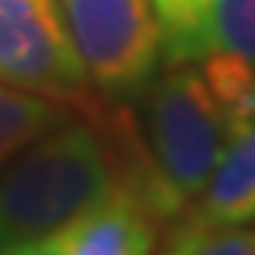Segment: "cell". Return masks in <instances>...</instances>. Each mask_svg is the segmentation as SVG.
<instances>
[{
    "mask_svg": "<svg viewBox=\"0 0 255 255\" xmlns=\"http://www.w3.org/2000/svg\"><path fill=\"white\" fill-rule=\"evenodd\" d=\"M166 65L234 52L255 68V0H151Z\"/></svg>",
    "mask_w": 255,
    "mask_h": 255,
    "instance_id": "cell-5",
    "label": "cell"
},
{
    "mask_svg": "<svg viewBox=\"0 0 255 255\" xmlns=\"http://www.w3.org/2000/svg\"><path fill=\"white\" fill-rule=\"evenodd\" d=\"M200 74H203L231 135L255 123V68L246 59L234 52H218V56L203 59Z\"/></svg>",
    "mask_w": 255,
    "mask_h": 255,
    "instance_id": "cell-9",
    "label": "cell"
},
{
    "mask_svg": "<svg viewBox=\"0 0 255 255\" xmlns=\"http://www.w3.org/2000/svg\"><path fill=\"white\" fill-rule=\"evenodd\" d=\"M0 255H65L59 237H46V240H34V243H19L9 249H0Z\"/></svg>",
    "mask_w": 255,
    "mask_h": 255,
    "instance_id": "cell-11",
    "label": "cell"
},
{
    "mask_svg": "<svg viewBox=\"0 0 255 255\" xmlns=\"http://www.w3.org/2000/svg\"><path fill=\"white\" fill-rule=\"evenodd\" d=\"M62 22L93 89L108 102L141 96L160 74L151 0H59Z\"/></svg>",
    "mask_w": 255,
    "mask_h": 255,
    "instance_id": "cell-3",
    "label": "cell"
},
{
    "mask_svg": "<svg viewBox=\"0 0 255 255\" xmlns=\"http://www.w3.org/2000/svg\"><path fill=\"white\" fill-rule=\"evenodd\" d=\"M157 255H255V225L203 228L191 218H175Z\"/></svg>",
    "mask_w": 255,
    "mask_h": 255,
    "instance_id": "cell-10",
    "label": "cell"
},
{
    "mask_svg": "<svg viewBox=\"0 0 255 255\" xmlns=\"http://www.w3.org/2000/svg\"><path fill=\"white\" fill-rule=\"evenodd\" d=\"M71 120L77 117L68 105L0 80V169L12 157H19L28 144Z\"/></svg>",
    "mask_w": 255,
    "mask_h": 255,
    "instance_id": "cell-8",
    "label": "cell"
},
{
    "mask_svg": "<svg viewBox=\"0 0 255 255\" xmlns=\"http://www.w3.org/2000/svg\"><path fill=\"white\" fill-rule=\"evenodd\" d=\"M185 218L203 228L255 225V123L234 132Z\"/></svg>",
    "mask_w": 255,
    "mask_h": 255,
    "instance_id": "cell-7",
    "label": "cell"
},
{
    "mask_svg": "<svg viewBox=\"0 0 255 255\" xmlns=\"http://www.w3.org/2000/svg\"><path fill=\"white\" fill-rule=\"evenodd\" d=\"M157 228V215L132 191L117 185L56 237L65 255H154Z\"/></svg>",
    "mask_w": 255,
    "mask_h": 255,
    "instance_id": "cell-6",
    "label": "cell"
},
{
    "mask_svg": "<svg viewBox=\"0 0 255 255\" xmlns=\"http://www.w3.org/2000/svg\"><path fill=\"white\" fill-rule=\"evenodd\" d=\"M120 185L99 126L71 120L0 169V249L46 240Z\"/></svg>",
    "mask_w": 255,
    "mask_h": 255,
    "instance_id": "cell-1",
    "label": "cell"
},
{
    "mask_svg": "<svg viewBox=\"0 0 255 255\" xmlns=\"http://www.w3.org/2000/svg\"><path fill=\"white\" fill-rule=\"evenodd\" d=\"M0 80L62 102L89 123L108 102L71 46L59 0H0Z\"/></svg>",
    "mask_w": 255,
    "mask_h": 255,
    "instance_id": "cell-4",
    "label": "cell"
},
{
    "mask_svg": "<svg viewBox=\"0 0 255 255\" xmlns=\"http://www.w3.org/2000/svg\"><path fill=\"white\" fill-rule=\"evenodd\" d=\"M138 138L151 175L157 222H175L200 197L231 138L225 117L194 65H166L141 89Z\"/></svg>",
    "mask_w": 255,
    "mask_h": 255,
    "instance_id": "cell-2",
    "label": "cell"
}]
</instances>
